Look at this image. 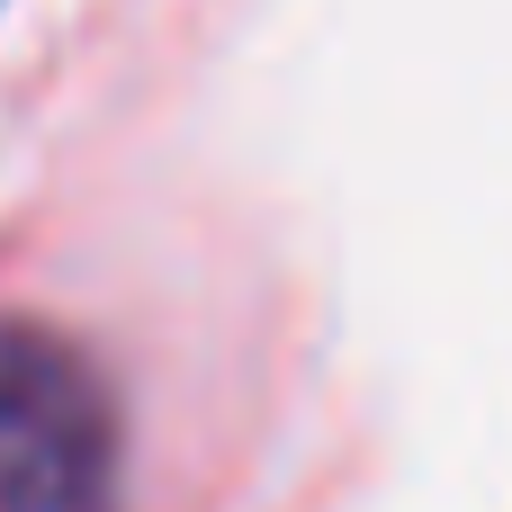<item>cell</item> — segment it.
Returning <instances> with one entry per match:
<instances>
[{
	"label": "cell",
	"instance_id": "obj_1",
	"mask_svg": "<svg viewBox=\"0 0 512 512\" xmlns=\"http://www.w3.org/2000/svg\"><path fill=\"white\" fill-rule=\"evenodd\" d=\"M126 423L90 351L0 324V512H117Z\"/></svg>",
	"mask_w": 512,
	"mask_h": 512
}]
</instances>
